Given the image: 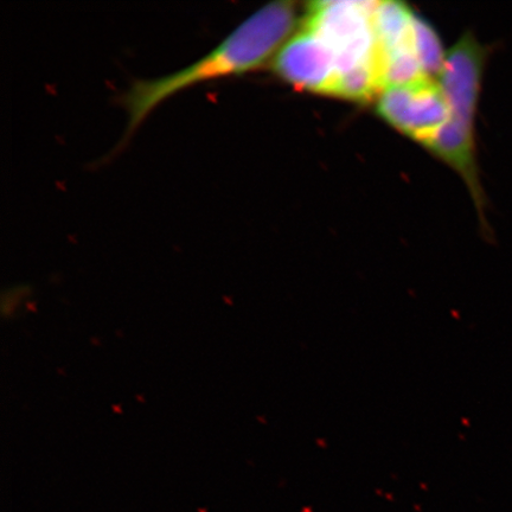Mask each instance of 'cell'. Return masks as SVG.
Returning <instances> with one entry per match:
<instances>
[{
	"instance_id": "1",
	"label": "cell",
	"mask_w": 512,
	"mask_h": 512,
	"mask_svg": "<svg viewBox=\"0 0 512 512\" xmlns=\"http://www.w3.org/2000/svg\"><path fill=\"white\" fill-rule=\"evenodd\" d=\"M298 11L294 2L262 6L189 66L159 78L133 81L119 98L128 118L125 142L171 96L202 83L255 72L273 61L294 34L299 23Z\"/></svg>"
},
{
	"instance_id": "2",
	"label": "cell",
	"mask_w": 512,
	"mask_h": 512,
	"mask_svg": "<svg viewBox=\"0 0 512 512\" xmlns=\"http://www.w3.org/2000/svg\"><path fill=\"white\" fill-rule=\"evenodd\" d=\"M491 53L492 47L480 42L471 30L464 32L447 51L439 83L450 105V118L427 147L462 177L486 236L491 235V228L486 219L488 198L479 174L476 118L486 63Z\"/></svg>"
},
{
	"instance_id": "3",
	"label": "cell",
	"mask_w": 512,
	"mask_h": 512,
	"mask_svg": "<svg viewBox=\"0 0 512 512\" xmlns=\"http://www.w3.org/2000/svg\"><path fill=\"white\" fill-rule=\"evenodd\" d=\"M375 3H309L300 21V27L316 34L334 56L342 78L341 99L369 102L388 87L374 28Z\"/></svg>"
},
{
	"instance_id": "4",
	"label": "cell",
	"mask_w": 512,
	"mask_h": 512,
	"mask_svg": "<svg viewBox=\"0 0 512 512\" xmlns=\"http://www.w3.org/2000/svg\"><path fill=\"white\" fill-rule=\"evenodd\" d=\"M376 112L396 131L427 149L450 118V105L440 83L425 76L388 86L377 98Z\"/></svg>"
},
{
	"instance_id": "5",
	"label": "cell",
	"mask_w": 512,
	"mask_h": 512,
	"mask_svg": "<svg viewBox=\"0 0 512 512\" xmlns=\"http://www.w3.org/2000/svg\"><path fill=\"white\" fill-rule=\"evenodd\" d=\"M279 79L299 91L339 98L342 78L330 50L309 29L300 27L272 61Z\"/></svg>"
},
{
	"instance_id": "6",
	"label": "cell",
	"mask_w": 512,
	"mask_h": 512,
	"mask_svg": "<svg viewBox=\"0 0 512 512\" xmlns=\"http://www.w3.org/2000/svg\"><path fill=\"white\" fill-rule=\"evenodd\" d=\"M373 18L388 86L427 76L416 54L415 12L403 3L376 2Z\"/></svg>"
},
{
	"instance_id": "7",
	"label": "cell",
	"mask_w": 512,
	"mask_h": 512,
	"mask_svg": "<svg viewBox=\"0 0 512 512\" xmlns=\"http://www.w3.org/2000/svg\"><path fill=\"white\" fill-rule=\"evenodd\" d=\"M415 47L422 69L427 76L434 79L443 72L446 55L437 32L424 19L415 14Z\"/></svg>"
}]
</instances>
